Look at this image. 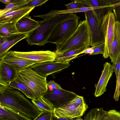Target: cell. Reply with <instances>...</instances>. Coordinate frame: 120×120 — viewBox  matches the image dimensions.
Wrapping results in <instances>:
<instances>
[{"instance_id":"6","label":"cell","mask_w":120,"mask_h":120,"mask_svg":"<svg viewBox=\"0 0 120 120\" xmlns=\"http://www.w3.org/2000/svg\"><path fill=\"white\" fill-rule=\"evenodd\" d=\"M88 107L83 97L78 95L66 104L55 108L53 114L57 118H73L81 116Z\"/></svg>"},{"instance_id":"42","label":"cell","mask_w":120,"mask_h":120,"mask_svg":"<svg viewBox=\"0 0 120 120\" xmlns=\"http://www.w3.org/2000/svg\"><path fill=\"white\" fill-rule=\"evenodd\" d=\"M8 36H0V46L2 45L6 40Z\"/></svg>"},{"instance_id":"20","label":"cell","mask_w":120,"mask_h":120,"mask_svg":"<svg viewBox=\"0 0 120 120\" xmlns=\"http://www.w3.org/2000/svg\"><path fill=\"white\" fill-rule=\"evenodd\" d=\"M87 48H82L67 51L61 53H56L55 62L70 63Z\"/></svg>"},{"instance_id":"41","label":"cell","mask_w":120,"mask_h":120,"mask_svg":"<svg viewBox=\"0 0 120 120\" xmlns=\"http://www.w3.org/2000/svg\"><path fill=\"white\" fill-rule=\"evenodd\" d=\"M108 5L112 7L115 4L120 0H106Z\"/></svg>"},{"instance_id":"35","label":"cell","mask_w":120,"mask_h":120,"mask_svg":"<svg viewBox=\"0 0 120 120\" xmlns=\"http://www.w3.org/2000/svg\"><path fill=\"white\" fill-rule=\"evenodd\" d=\"M64 5L67 7V10L79 8L82 7L81 5L77 0H74L72 2Z\"/></svg>"},{"instance_id":"26","label":"cell","mask_w":120,"mask_h":120,"mask_svg":"<svg viewBox=\"0 0 120 120\" xmlns=\"http://www.w3.org/2000/svg\"><path fill=\"white\" fill-rule=\"evenodd\" d=\"M94 7H82L70 10L65 9L62 10H53L51 11L53 15H57L64 14L74 13L77 12H85L92 10Z\"/></svg>"},{"instance_id":"1","label":"cell","mask_w":120,"mask_h":120,"mask_svg":"<svg viewBox=\"0 0 120 120\" xmlns=\"http://www.w3.org/2000/svg\"><path fill=\"white\" fill-rule=\"evenodd\" d=\"M34 17H40L43 20L39 21V26L28 35L26 40L29 45H43L52 31L58 24L70 19L79 18L75 13L64 14L55 15L50 11L45 14L34 15Z\"/></svg>"},{"instance_id":"22","label":"cell","mask_w":120,"mask_h":120,"mask_svg":"<svg viewBox=\"0 0 120 120\" xmlns=\"http://www.w3.org/2000/svg\"><path fill=\"white\" fill-rule=\"evenodd\" d=\"M31 101L40 112L45 111L53 112L55 108L49 101L43 96L32 99Z\"/></svg>"},{"instance_id":"25","label":"cell","mask_w":120,"mask_h":120,"mask_svg":"<svg viewBox=\"0 0 120 120\" xmlns=\"http://www.w3.org/2000/svg\"><path fill=\"white\" fill-rule=\"evenodd\" d=\"M16 22L0 24V36H8L19 33L16 27Z\"/></svg>"},{"instance_id":"28","label":"cell","mask_w":120,"mask_h":120,"mask_svg":"<svg viewBox=\"0 0 120 120\" xmlns=\"http://www.w3.org/2000/svg\"><path fill=\"white\" fill-rule=\"evenodd\" d=\"M103 120H120V112L115 109L109 110Z\"/></svg>"},{"instance_id":"11","label":"cell","mask_w":120,"mask_h":120,"mask_svg":"<svg viewBox=\"0 0 120 120\" xmlns=\"http://www.w3.org/2000/svg\"><path fill=\"white\" fill-rule=\"evenodd\" d=\"M70 65V63L46 62L36 64L31 68L42 76L46 77L49 75L68 68Z\"/></svg>"},{"instance_id":"24","label":"cell","mask_w":120,"mask_h":120,"mask_svg":"<svg viewBox=\"0 0 120 120\" xmlns=\"http://www.w3.org/2000/svg\"><path fill=\"white\" fill-rule=\"evenodd\" d=\"M120 55V39L115 27L114 39L112 44L111 53L109 56L111 62L112 63Z\"/></svg>"},{"instance_id":"27","label":"cell","mask_w":120,"mask_h":120,"mask_svg":"<svg viewBox=\"0 0 120 120\" xmlns=\"http://www.w3.org/2000/svg\"><path fill=\"white\" fill-rule=\"evenodd\" d=\"M48 0H28L26 3L22 5L17 9L41 6Z\"/></svg>"},{"instance_id":"32","label":"cell","mask_w":120,"mask_h":120,"mask_svg":"<svg viewBox=\"0 0 120 120\" xmlns=\"http://www.w3.org/2000/svg\"><path fill=\"white\" fill-rule=\"evenodd\" d=\"M112 63L111 65L113 68V71L115 73L116 79L120 69V55Z\"/></svg>"},{"instance_id":"9","label":"cell","mask_w":120,"mask_h":120,"mask_svg":"<svg viewBox=\"0 0 120 120\" xmlns=\"http://www.w3.org/2000/svg\"><path fill=\"white\" fill-rule=\"evenodd\" d=\"M14 56L38 62L39 63L55 61L56 55L55 52L50 50L21 52L11 51Z\"/></svg>"},{"instance_id":"12","label":"cell","mask_w":120,"mask_h":120,"mask_svg":"<svg viewBox=\"0 0 120 120\" xmlns=\"http://www.w3.org/2000/svg\"><path fill=\"white\" fill-rule=\"evenodd\" d=\"M0 60L12 66L18 73L39 63L36 61L16 56L12 54L11 51L8 52Z\"/></svg>"},{"instance_id":"14","label":"cell","mask_w":120,"mask_h":120,"mask_svg":"<svg viewBox=\"0 0 120 120\" xmlns=\"http://www.w3.org/2000/svg\"><path fill=\"white\" fill-rule=\"evenodd\" d=\"M18 73L12 66L0 60V84L9 86L16 78Z\"/></svg>"},{"instance_id":"7","label":"cell","mask_w":120,"mask_h":120,"mask_svg":"<svg viewBox=\"0 0 120 120\" xmlns=\"http://www.w3.org/2000/svg\"><path fill=\"white\" fill-rule=\"evenodd\" d=\"M112 9L109 11L105 15L101 26L105 43L102 55L103 57L105 58H107L109 56L112 44L114 39L116 20L115 15L113 12H112Z\"/></svg>"},{"instance_id":"38","label":"cell","mask_w":120,"mask_h":120,"mask_svg":"<svg viewBox=\"0 0 120 120\" xmlns=\"http://www.w3.org/2000/svg\"><path fill=\"white\" fill-rule=\"evenodd\" d=\"M81 117L80 116L73 118H57L53 114L51 120H83V119L81 118Z\"/></svg>"},{"instance_id":"8","label":"cell","mask_w":120,"mask_h":120,"mask_svg":"<svg viewBox=\"0 0 120 120\" xmlns=\"http://www.w3.org/2000/svg\"><path fill=\"white\" fill-rule=\"evenodd\" d=\"M77 95L75 93L63 89L52 90L48 89L43 96L49 101L54 108H57L66 104Z\"/></svg>"},{"instance_id":"15","label":"cell","mask_w":120,"mask_h":120,"mask_svg":"<svg viewBox=\"0 0 120 120\" xmlns=\"http://www.w3.org/2000/svg\"><path fill=\"white\" fill-rule=\"evenodd\" d=\"M35 8H25L7 12L0 15V24L16 22L23 17L29 15Z\"/></svg>"},{"instance_id":"3","label":"cell","mask_w":120,"mask_h":120,"mask_svg":"<svg viewBox=\"0 0 120 120\" xmlns=\"http://www.w3.org/2000/svg\"><path fill=\"white\" fill-rule=\"evenodd\" d=\"M90 43V33L88 22L86 19L80 21L73 34L55 52L56 53H61L70 50L88 48Z\"/></svg>"},{"instance_id":"13","label":"cell","mask_w":120,"mask_h":120,"mask_svg":"<svg viewBox=\"0 0 120 120\" xmlns=\"http://www.w3.org/2000/svg\"><path fill=\"white\" fill-rule=\"evenodd\" d=\"M113 68L110 63L106 62L104 64V69L99 80L95 85L94 95L96 97L101 96L106 90L108 82L112 75Z\"/></svg>"},{"instance_id":"40","label":"cell","mask_w":120,"mask_h":120,"mask_svg":"<svg viewBox=\"0 0 120 120\" xmlns=\"http://www.w3.org/2000/svg\"><path fill=\"white\" fill-rule=\"evenodd\" d=\"M115 27L116 30L119 38L120 39V23L118 21H116Z\"/></svg>"},{"instance_id":"36","label":"cell","mask_w":120,"mask_h":120,"mask_svg":"<svg viewBox=\"0 0 120 120\" xmlns=\"http://www.w3.org/2000/svg\"><path fill=\"white\" fill-rule=\"evenodd\" d=\"M47 86L48 89L50 90H53L61 89L60 85L56 83L53 80H50L48 83Z\"/></svg>"},{"instance_id":"2","label":"cell","mask_w":120,"mask_h":120,"mask_svg":"<svg viewBox=\"0 0 120 120\" xmlns=\"http://www.w3.org/2000/svg\"><path fill=\"white\" fill-rule=\"evenodd\" d=\"M0 105L9 107L32 119L41 112L22 93L9 86L0 84Z\"/></svg>"},{"instance_id":"16","label":"cell","mask_w":120,"mask_h":120,"mask_svg":"<svg viewBox=\"0 0 120 120\" xmlns=\"http://www.w3.org/2000/svg\"><path fill=\"white\" fill-rule=\"evenodd\" d=\"M29 15L24 16L17 22L16 26L19 33L28 35L39 25V21L31 19Z\"/></svg>"},{"instance_id":"30","label":"cell","mask_w":120,"mask_h":120,"mask_svg":"<svg viewBox=\"0 0 120 120\" xmlns=\"http://www.w3.org/2000/svg\"><path fill=\"white\" fill-rule=\"evenodd\" d=\"M23 4H6L4 8L0 9V15L8 11L17 9Z\"/></svg>"},{"instance_id":"33","label":"cell","mask_w":120,"mask_h":120,"mask_svg":"<svg viewBox=\"0 0 120 120\" xmlns=\"http://www.w3.org/2000/svg\"><path fill=\"white\" fill-rule=\"evenodd\" d=\"M105 46L104 42L93 47L94 52L90 55L103 54Z\"/></svg>"},{"instance_id":"23","label":"cell","mask_w":120,"mask_h":120,"mask_svg":"<svg viewBox=\"0 0 120 120\" xmlns=\"http://www.w3.org/2000/svg\"><path fill=\"white\" fill-rule=\"evenodd\" d=\"M107 112L102 108L92 109L84 116L83 120H103Z\"/></svg>"},{"instance_id":"34","label":"cell","mask_w":120,"mask_h":120,"mask_svg":"<svg viewBox=\"0 0 120 120\" xmlns=\"http://www.w3.org/2000/svg\"><path fill=\"white\" fill-rule=\"evenodd\" d=\"M0 1L6 4H24L28 1L27 0H0Z\"/></svg>"},{"instance_id":"43","label":"cell","mask_w":120,"mask_h":120,"mask_svg":"<svg viewBox=\"0 0 120 120\" xmlns=\"http://www.w3.org/2000/svg\"><path fill=\"white\" fill-rule=\"evenodd\" d=\"M120 5V0L115 4L113 5Z\"/></svg>"},{"instance_id":"4","label":"cell","mask_w":120,"mask_h":120,"mask_svg":"<svg viewBox=\"0 0 120 120\" xmlns=\"http://www.w3.org/2000/svg\"><path fill=\"white\" fill-rule=\"evenodd\" d=\"M17 75L27 86L35 99L43 96L48 89L46 77L41 75L31 67L20 71Z\"/></svg>"},{"instance_id":"19","label":"cell","mask_w":120,"mask_h":120,"mask_svg":"<svg viewBox=\"0 0 120 120\" xmlns=\"http://www.w3.org/2000/svg\"><path fill=\"white\" fill-rule=\"evenodd\" d=\"M28 35L26 34L19 33L8 36L4 42L0 46V59L11 48L21 40L26 38Z\"/></svg>"},{"instance_id":"21","label":"cell","mask_w":120,"mask_h":120,"mask_svg":"<svg viewBox=\"0 0 120 120\" xmlns=\"http://www.w3.org/2000/svg\"><path fill=\"white\" fill-rule=\"evenodd\" d=\"M10 86L21 91L28 98L32 99L35 98L27 86L18 76L10 83Z\"/></svg>"},{"instance_id":"5","label":"cell","mask_w":120,"mask_h":120,"mask_svg":"<svg viewBox=\"0 0 120 120\" xmlns=\"http://www.w3.org/2000/svg\"><path fill=\"white\" fill-rule=\"evenodd\" d=\"M79 18L70 19L57 24L52 31L47 41L56 44L58 49L71 37L77 27Z\"/></svg>"},{"instance_id":"39","label":"cell","mask_w":120,"mask_h":120,"mask_svg":"<svg viewBox=\"0 0 120 120\" xmlns=\"http://www.w3.org/2000/svg\"><path fill=\"white\" fill-rule=\"evenodd\" d=\"M94 52L93 47H88L81 52V54L82 53H88L90 55Z\"/></svg>"},{"instance_id":"29","label":"cell","mask_w":120,"mask_h":120,"mask_svg":"<svg viewBox=\"0 0 120 120\" xmlns=\"http://www.w3.org/2000/svg\"><path fill=\"white\" fill-rule=\"evenodd\" d=\"M53 113L45 111L41 112L37 117L32 120H51Z\"/></svg>"},{"instance_id":"10","label":"cell","mask_w":120,"mask_h":120,"mask_svg":"<svg viewBox=\"0 0 120 120\" xmlns=\"http://www.w3.org/2000/svg\"><path fill=\"white\" fill-rule=\"evenodd\" d=\"M86 20L88 24L90 35V45L94 46L104 42L101 26L98 24L92 10L85 12Z\"/></svg>"},{"instance_id":"31","label":"cell","mask_w":120,"mask_h":120,"mask_svg":"<svg viewBox=\"0 0 120 120\" xmlns=\"http://www.w3.org/2000/svg\"><path fill=\"white\" fill-rule=\"evenodd\" d=\"M116 80V88L113 98L116 101H117L119 100L120 96V69Z\"/></svg>"},{"instance_id":"17","label":"cell","mask_w":120,"mask_h":120,"mask_svg":"<svg viewBox=\"0 0 120 120\" xmlns=\"http://www.w3.org/2000/svg\"><path fill=\"white\" fill-rule=\"evenodd\" d=\"M93 7L94 8L92 11L98 25L101 26L104 17L111 10L109 8L112 7L109 6L106 0H96Z\"/></svg>"},{"instance_id":"18","label":"cell","mask_w":120,"mask_h":120,"mask_svg":"<svg viewBox=\"0 0 120 120\" xmlns=\"http://www.w3.org/2000/svg\"><path fill=\"white\" fill-rule=\"evenodd\" d=\"M0 120H32L7 106L0 105Z\"/></svg>"},{"instance_id":"37","label":"cell","mask_w":120,"mask_h":120,"mask_svg":"<svg viewBox=\"0 0 120 120\" xmlns=\"http://www.w3.org/2000/svg\"><path fill=\"white\" fill-rule=\"evenodd\" d=\"M112 7L116 21L120 23V5H113Z\"/></svg>"}]
</instances>
